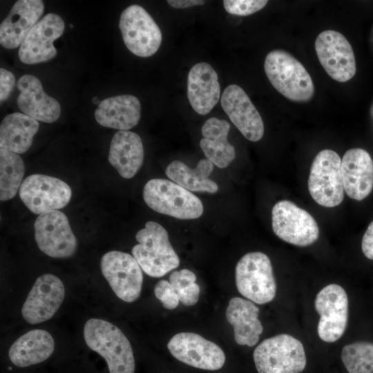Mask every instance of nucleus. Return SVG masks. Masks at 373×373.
<instances>
[{
	"mask_svg": "<svg viewBox=\"0 0 373 373\" xmlns=\"http://www.w3.org/2000/svg\"><path fill=\"white\" fill-rule=\"evenodd\" d=\"M84 337L88 347L106 360L110 373H134L131 343L117 326L102 319L90 318L84 327Z\"/></svg>",
	"mask_w": 373,
	"mask_h": 373,
	"instance_id": "f257e3e1",
	"label": "nucleus"
},
{
	"mask_svg": "<svg viewBox=\"0 0 373 373\" xmlns=\"http://www.w3.org/2000/svg\"><path fill=\"white\" fill-rule=\"evenodd\" d=\"M265 73L272 86L291 101H309L314 94L312 79L303 65L287 51H270L264 63Z\"/></svg>",
	"mask_w": 373,
	"mask_h": 373,
	"instance_id": "f03ea898",
	"label": "nucleus"
},
{
	"mask_svg": "<svg viewBox=\"0 0 373 373\" xmlns=\"http://www.w3.org/2000/svg\"><path fill=\"white\" fill-rule=\"evenodd\" d=\"M135 238L139 243L132 249L133 256L149 276L162 277L179 266V257L170 243L168 233L159 223L146 222Z\"/></svg>",
	"mask_w": 373,
	"mask_h": 373,
	"instance_id": "7ed1b4c3",
	"label": "nucleus"
},
{
	"mask_svg": "<svg viewBox=\"0 0 373 373\" xmlns=\"http://www.w3.org/2000/svg\"><path fill=\"white\" fill-rule=\"evenodd\" d=\"M143 198L155 211L178 219H196L204 211L203 204L196 195L166 179L148 181L143 189Z\"/></svg>",
	"mask_w": 373,
	"mask_h": 373,
	"instance_id": "20e7f679",
	"label": "nucleus"
},
{
	"mask_svg": "<svg viewBox=\"0 0 373 373\" xmlns=\"http://www.w3.org/2000/svg\"><path fill=\"white\" fill-rule=\"evenodd\" d=\"M253 357L258 373H300L307 363L302 343L287 334L262 341Z\"/></svg>",
	"mask_w": 373,
	"mask_h": 373,
	"instance_id": "39448f33",
	"label": "nucleus"
},
{
	"mask_svg": "<svg viewBox=\"0 0 373 373\" xmlns=\"http://www.w3.org/2000/svg\"><path fill=\"white\" fill-rule=\"evenodd\" d=\"M235 278L239 293L254 303L265 304L276 296V283L271 262L262 252L244 255L236 266Z\"/></svg>",
	"mask_w": 373,
	"mask_h": 373,
	"instance_id": "423d86ee",
	"label": "nucleus"
},
{
	"mask_svg": "<svg viewBox=\"0 0 373 373\" xmlns=\"http://www.w3.org/2000/svg\"><path fill=\"white\" fill-rule=\"evenodd\" d=\"M309 192L314 200L325 207L339 205L344 198V188L339 155L330 149L315 156L308 178Z\"/></svg>",
	"mask_w": 373,
	"mask_h": 373,
	"instance_id": "0eeeda50",
	"label": "nucleus"
},
{
	"mask_svg": "<svg viewBox=\"0 0 373 373\" xmlns=\"http://www.w3.org/2000/svg\"><path fill=\"white\" fill-rule=\"evenodd\" d=\"M272 229L283 241L298 247L314 244L319 228L312 216L291 201L278 202L271 211Z\"/></svg>",
	"mask_w": 373,
	"mask_h": 373,
	"instance_id": "6e6552de",
	"label": "nucleus"
},
{
	"mask_svg": "<svg viewBox=\"0 0 373 373\" xmlns=\"http://www.w3.org/2000/svg\"><path fill=\"white\" fill-rule=\"evenodd\" d=\"M119 27L126 46L134 55L147 57L159 49L162 39L161 30L142 7L133 4L124 9Z\"/></svg>",
	"mask_w": 373,
	"mask_h": 373,
	"instance_id": "1a4fd4ad",
	"label": "nucleus"
},
{
	"mask_svg": "<svg viewBox=\"0 0 373 373\" xmlns=\"http://www.w3.org/2000/svg\"><path fill=\"white\" fill-rule=\"evenodd\" d=\"M101 271L115 295L126 303L140 296L143 282L142 268L129 254L111 251L101 258Z\"/></svg>",
	"mask_w": 373,
	"mask_h": 373,
	"instance_id": "9d476101",
	"label": "nucleus"
},
{
	"mask_svg": "<svg viewBox=\"0 0 373 373\" xmlns=\"http://www.w3.org/2000/svg\"><path fill=\"white\" fill-rule=\"evenodd\" d=\"M34 227L36 243L47 256L66 258L75 253L77 240L67 216L61 211L54 210L40 214Z\"/></svg>",
	"mask_w": 373,
	"mask_h": 373,
	"instance_id": "9b49d317",
	"label": "nucleus"
},
{
	"mask_svg": "<svg viewBox=\"0 0 373 373\" xmlns=\"http://www.w3.org/2000/svg\"><path fill=\"white\" fill-rule=\"evenodd\" d=\"M71 195V189L65 182L43 174L28 176L19 188L22 202L30 211L39 215L64 207Z\"/></svg>",
	"mask_w": 373,
	"mask_h": 373,
	"instance_id": "f8f14e48",
	"label": "nucleus"
},
{
	"mask_svg": "<svg viewBox=\"0 0 373 373\" xmlns=\"http://www.w3.org/2000/svg\"><path fill=\"white\" fill-rule=\"evenodd\" d=\"M316 311L320 316L317 332L327 343L338 341L344 334L348 320V297L339 285L329 284L316 294Z\"/></svg>",
	"mask_w": 373,
	"mask_h": 373,
	"instance_id": "ddd939ff",
	"label": "nucleus"
},
{
	"mask_svg": "<svg viewBox=\"0 0 373 373\" xmlns=\"http://www.w3.org/2000/svg\"><path fill=\"white\" fill-rule=\"evenodd\" d=\"M314 46L321 64L333 79L345 82L354 76L356 66L354 51L341 33L324 30L316 37Z\"/></svg>",
	"mask_w": 373,
	"mask_h": 373,
	"instance_id": "4468645a",
	"label": "nucleus"
},
{
	"mask_svg": "<svg viewBox=\"0 0 373 373\" xmlns=\"http://www.w3.org/2000/svg\"><path fill=\"white\" fill-rule=\"evenodd\" d=\"M167 347L177 360L195 368L218 370L225 362V354L217 344L195 333H178Z\"/></svg>",
	"mask_w": 373,
	"mask_h": 373,
	"instance_id": "2eb2a0df",
	"label": "nucleus"
},
{
	"mask_svg": "<svg viewBox=\"0 0 373 373\" xmlns=\"http://www.w3.org/2000/svg\"><path fill=\"white\" fill-rule=\"evenodd\" d=\"M65 296L62 281L46 274L35 282L21 308L23 319L34 325L49 320L61 305Z\"/></svg>",
	"mask_w": 373,
	"mask_h": 373,
	"instance_id": "dca6fc26",
	"label": "nucleus"
},
{
	"mask_svg": "<svg viewBox=\"0 0 373 373\" xmlns=\"http://www.w3.org/2000/svg\"><path fill=\"white\" fill-rule=\"evenodd\" d=\"M64 22L58 15L48 13L28 32L19 50L24 64H35L52 59L57 54L53 42L64 30Z\"/></svg>",
	"mask_w": 373,
	"mask_h": 373,
	"instance_id": "f3484780",
	"label": "nucleus"
},
{
	"mask_svg": "<svg viewBox=\"0 0 373 373\" xmlns=\"http://www.w3.org/2000/svg\"><path fill=\"white\" fill-rule=\"evenodd\" d=\"M221 106L245 138L259 141L264 135L262 119L245 91L239 86H228L221 96Z\"/></svg>",
	"mask_w": 373,
	"mask_h": 373,
	"instance_id": "a211bd4d",
	"label": "nucleus"
},
{
	"mask_svg": "<svg viewBox=\"0 0 373 373\" xmlns=\"http://www.w3.org/2000/svg\"><path fill=\"white\" fill-rule=\"evenodd\" d=\"M344 191L350 198L361 201L373 189V160L364 149L347 151L341 160Z\"/></svg>",
	"mask_w": 373,
	"mask_h": 373,
	"instance_id": "6ab92c4d",
	"label": "nucleus"
},
{
	"mask_svg": "<svg viewBox=\"0 0 373 373\" xmlns=\"http://www.w3.org/2000/svg\"><path fill=\"white\" fill-rule=\"evenodd\" d=\"M44 10L40 0H19L0 26V44L8 49L21 45Z\"/></svg>",
	"mask_w": 373,
	"mask_h": 373,
	"instance_id": "aec40b11",
	"label": "nucleus"
},
{
	"mask_svg": "<svg viewBox=\"0 0 373 373\" xmlns=\"http://www.w3.org/2000/svg\"><path fill=\"white\" fill-rule=\"evenodd\" d=\"M20 93L17 97L19 108L37 121L52 123L61 113L59 103L44 90L39 79L31 75L22 76L17 82Z\"/></svg>",
	"mask_w": 373,
	"mask_h": 373,
	"instance_id": "412c9836",
	"label": "nucleus"
},
{
	"mask_svg": "<svg viewBox=\"0 0 373 373\" xmlns=\"http://www.w3.org/2000/svg\"><path fill=\"white\" fill-rule=\"evenodd\" d=\"M220 88L218 76L208 63L200 62L189 70L187 96L193 109L200 115L209 113L218 102Z\"/></svg>",
	"mask_w": 373,
	"mask_h": 373,
	"instance_id": "4be33fe9",
	"label": "nucleus"
},
{
	"mask_svg": "<svg viewBox=\"0 0 373 373\" xmlns=\"http://www.w3.org/2000/svg\"><path fill=\"white\" fill-rule=\"evenodd\" d=\"M258 314L259 308L251 300L240 297L229 300L225 316L238 344L253 347L258 343L263 331Z\"/></svg>",
	"mask_w": 373,
	"mask_h": 373,
	"instance_id": "5701e85b",
	"label": "nucleus"
},
{
	"mask_svg": "<svg viewBox=\"0 0 373 373\" xmlns=\"http://www.w3.org/2000/svg\"><path fill=\"white\" fill-rule=\"evenodd\" d=\"M108 159L122 177L133 178L144 160V148L140 137L129 131L115 133L111 142Z\"/></svg>",
	"mask_w": 373,
	"mask_h": 373,
	"instance_id": "b1692460",
	"label": "nucleus"
},
{
	"mask_svg": "<svg viewBox=\"0 0 373 373\" xmlns=\"http://www.w3.org/2000/svg\"><path fill=\"white\" fill-rule=\"evenodd\" d=\"M140 115V102L131 95L106 98L99 102L95 112V119L100 125L120 131L136 126Z\"/></svg>",
	"mask_w": 373,
	"mask_h": 373,
	"instance_id": "393cba45",
	"label": "nucleus"
},
{
	"mask_svg": "<svg viewBox=\"0 0 373 373\" xmlns=\"http://www.w3.org/2000/svg\"><path fill=\"white\" fill-rule=\"evenodd\" d=\"M55 342L50 334L44 329H32L18 338L8 351L11 362L19 367L41 363L53 352Z\"/></svg>",
	"mask_w": 373,
	"mask_h": 373,
	"instance_id": "a878e982",
	"label": "nucleus"
},
{
	"mask_svg": "<svg viewBox=\"0 0 373 373\" xmlns=\"http://www.w3.org/2000/svg\"><path fill=\"white\" fill-rule=\"evenodd\" d=\"M229 130L227 121L216 117L208 119L201 130V149L207 160L221 169L229 166L236 157L235 149L227 140Z\"/></svg>",
	"mask_w": 373,
	"mask_h": 373,
	"instance_id": "bb28decb",
	"label": "nucleus"
},
{
	"mask_svg": "<svg viewBox=\"0 0 373 373\" xmlns=\"http://www.w3.org/2000/svg\"><path fill=\"white\" fill-rule=\"evenodd\" d=\"M39 123L31 117L19 113L6 115L0 126V150L23 153L30 147Z\"/></svg>",
	"mask_w": 373,
	"mask_h": 373,
	"instance_id": "cd10ccee",
	"label": "nucleus"
},
{
	"mask_svg": "<svg viewBox=\"0 0 373 373\" xmlns=\"http://www.w3.org/2000/svg\"><path fill=\"white\" fill-rule=\"evenodd\" d=\"M213 170V164L207 159L200 160L195 169L174 160L167 166L165 173L169 179L188 191L214 193L218 186L209 178Z\"/></svg>",
	"mask_w": 373,
	"mask_h": 373,
	"instance_id": "c85d7f7f",
	"label": "nucleus"
},
{
	"mask_svg": "<svg viewBox=\"0 0 373 373\" xmlns=\"http://www.w3.org/2000/svg\"><path fill=\"white\" fill-rule=\"evenodd\" d=\"M25 172L21 157L15 153L0 150V199H12L18 191Z\"/></svg>",
	"mask_w": 373,
	"mask_h": 373,
	"instance_id": "c756f323",
	"label": "nucleus"
},
{
	"mask_svg": "<svg viewBox=\"0 0 373 373\" xmlns=\"http://www.w3.org/2000/svg\"><path fill=\"white\" fill-rule=\"evenodd\" d=\"M341 360L350 373H373V343L362 341L345 345Z\"/></svg>",
	"mask_w": 373,
	"mask_h": 373,
	"instance_id": "7c9ffc66",
	"label": "nucleus"
},
{
	"mask_svg": "<svg viewBox=\"0 0 373 373\" xmlns=\"http://www.w3.org/2000/svg\"><path fill=\"white\" fill-rule=\"evenodd\" d=\"M195 281V274L187 269L174 271L169 276L170 284L185 306L194 305L198 301L200 289Z\"/></svg>",
	"mask_w": 373,
	"mask_h": 373,
	"instance_id": "2f4dec72",
	"label": "nucleus"
},
{
	"mask_svg": "<svg viewBox=\"0 0 373 373\" xmlns=\"http://www.w3.org/2000/svg\"><path fill=\"white\" fill-rule=\"evenodd\" d=\"M268 3L266 0H224L225 10L232 15L247 16L262 9Z\"/></svg>",
	"mask_w": 373,
	"mask_h": 373,
	"instance_id": "473e14b6",
	"label": "nucleus"
},
{
	"mask_svg": "<svg viewBox=\"0 0 373 373\" xmlns=\"http://www.w3.org/2000/svg\"><path fill=\"white\" fill-rule=\"evenodd\" d=\"M154 293L155 297L161 301L165 309H175L180 303L174 289L169 281L166 280H160L155 284Z\"/></svg>",
	"mask_w": 373,
	"mask_h": 373,
	"instance_id": "72a5a7b5",
	"label": "nucleus"
},
{
	"mask_svg": "<svg viewBox=\"0 0 373 373\" xmlns=\"http://www.w3.org/2000/svg\"><path fill=\"white\" fill-rule=\"evenodd\" d=\"M15 83L13 74L5 68L0 69V99L6 100L11 93Z\"/></svg>",
	"mask_w": 373,
	"mask_h": 373,
	"instance_id": "f704fd0d",
	"label": "nucleus"
},
{
	"mask_svg": "<svg viewBox=\"0 0 373 373\" xmlns=\"http://www.w3.org/2000/svg\"><path fill=\"white\" fill-rule=\"evenodd\" d=\"M361 248L366 258L373 260V220L367 227L362 238Z\"/></svg>",
	"mask_w": 373,
	"mask_h": 373,
	"instance_id": "c9c22d12",
	"label": "nucleus"
},
{
	"mask_svg": "<svg viewBox=\"0 0 373 373\" xmlns=\"http://www.w3.org/2000/svg\"><path fill=\"white\" fill-rule=\"evenodd\" d=\"M167 2L173 8L182 9L204 3V1L202 0H169Z\"/></svg>",
	"mask_w": 373,
	"mask_h": 373,
	"instance_id": "e433bc0d",
	"label": "nucleus"
}]
</instances>
